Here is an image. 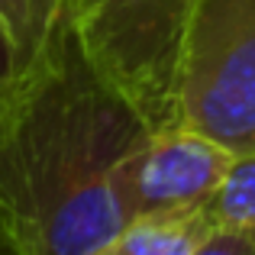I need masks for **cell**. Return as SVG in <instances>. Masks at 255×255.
Wrapping results in <instances>:
<instances>
[{"label":"cell","mask_w":255,"mask_h":255,"mask_svg":"<svg viewBox=\"0 0 255 255\" xmlns=\"http://www.w3.org/2000/svg\"><path fill=\"white\" fill-rule=\"evenodd\" d=\"M149 129L91 68L68 19L0 117V239L13 255H87L126 217L120 165Z\"/></svg>","instance_id":"1"},{"label":"cell","mask_w":255,"mask_h":255,"mask_svg":"<svg viewBox=\"0 0 255 255\" xmlns=\"http://www.w3.org/2000/svg\"><path fill=\"white\" fill-rule=\"evenodd\" d=\"M197 0H65L78 49L149 126L174 123V91Z\"/></svg>","instance_id":"2"},{"label":"cell","mask_w":255,"mask_h":255,"mask_svg":"<svg viewBox=\"0 0 255 255\" xmlns=\"http://www.w3.org/2000/svg\"><path fill=\"white\" fill-rule=\"evenodd\" d=\"M174 123L255 152V0H197L174 91Z\"/></svg>","instance_id":"3"},{"label":"cell","mask_w":255,"mask_h":255,"mask_svg":"<svg viewBox=\"0 0 255 255\" xmlns=\"http://www.w3.org/2000/svg\"><path fill=\"white\" fill-rule=\"evenodd\" d=\"M233 158V149L184 123L149 126L117 174L126 217L204 207Z\"/></svg>","instance_id":"4"},{"label":"cell","mask_w":255,"mask_h":255,"mask_svg":"<svg viewBox=\"0 0 255 255\" xmlns=\"http://www.w3.org/2000/svg\"><path fill=\"white\" fill-rule=\"evenodd\" d=\"M204 207L136 217L87 255H191L210 233Z\"/></svg>","instance_id":"5"},{"label":"cell","mask_w":255,"mask_h":255,"mask_svg":"<svg viewBox=\"0 0 255 255\" xmlns=\"http://www.w3.org/2000/svg\"><path fill=\"white\" fill-rule=\"evenodd\" d=\"M204 210L213 230H255V152L233 158Z\"/></svg>","instance_id":"6"},{"label":"cell","mask_w":255,"mask_h":255,"mask_svg":"<svg viewBox=\"0 0 255 255\" xmlns=\"http://www.w3.org/2000/svg\"><path fill=\"white\" fill-rule=\"evenodd\" d=\"M65 0H0V16L10 23L26 58H36L62 19Z\"/></svg>","instance_id":"7"},{"label":"cell","mask_w":255,"mask_h":255,"mask_svg":"<svg viewBox=\"0 0 255 255\" xmlns=\"http://www.w3.org/2000/svg\"><path fill=\"white\" fill-rule=\"evenodd\" d=\"M29 58L19 49L16 36H13L10 23L0 16V117L13 107V100L23 91V81L29 75Z\"/></svg>","instance_id":"8"},{"label":"cell","mask_w":255,"mask_h":255,"mask_svg":"<svg viewBox=\"0 0 255 255\" xmlns=\"http://www.w3.org/2000/svg\"><path fill=\"white\" fill-rule=\"evenodd\" d=\"M191 255H255V230H210Z\"/></svg>","instance_id":"9"},{"label":"cell","mask_w":255,"mask_h":255,"mask_svg":"<svg viewBox=\"0 0 255 255\" xmlns=\"http://www.w3.org/2000/svg\"><path fill=\"white\" fill-rule=\"evenodd\" d=\"M0 255H13V252H10V249L3 246V239H0Z\"/></svg>","instance_id":"10"}]
</instances>
